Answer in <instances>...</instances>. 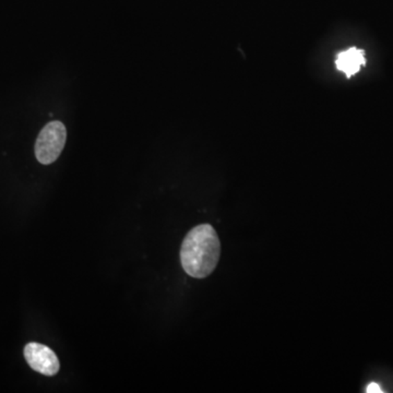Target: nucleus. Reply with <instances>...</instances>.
<instances>
[{"mask_svg": "<svg viewBox=\"0 0 393 393\" xmlns=\"http://www.w3.org/2000/svg\"><path fill=\"white\" fill-rule=\"evenodd\" d=\"M24 358L32 369L44 376H55L60 362L54 351L41 343L31 342L24 347Z\"/></svg>", "mask_w": 393, "mask_h": 393, "instance_id": "3", "label": "nucleus"}, {"mask_svg": "<svg viewBox=\"0 0 393 393\" xmlns=\"http://www.w3.org/2000/svg\"><path fill=\"white\" fill-rule=\"evenodd\" d=\"M366 65L365 51L362 49L351 47L339 53L335 59V67L343 72L347 78H351L360 72Z\"/></svg>", "mask_w": 393, "mask_h": 393, "instance_id": "4", "label": "nucleus"}, {"mask_svg": "<svg viewBox=\"0 0 393 393\" xmlns=\"http://www.w3.org/2000/svg\"><path fill=\"white\" fill-rule=\"evenodd\" d=\"M67 131L60 122L47 124L40 133L35 143V156L37 161L44 165L54 163L62 154L66 144Z\"/></svg>", "mask_w": 393, "mask_h": 393, "instance_id": "2", "label": "nucleus"}, {"mask_svg": "<svg viewBox=\"0 0 393 393\" xmlns=\"http://www.w3.org/2000/svg\"><path fill=\"white\" fill-rule=\"evenodd\" d=\"M220 255V240L217 231L210 224L192 228L181 244V266L192 278H207L212 274Z\"/></svg>", "mask_w": 393, "mask_h": 393, "instance_id": "1", "label": "nucleus"}, {"mask_svg": "<svg viewBox=\"0 0 393 393\" xmlns=\"http://www.w3.org/2000/svg\"><path fill=\"white\" fill-rule=\"evenodd\" d=\"M366 392L367 393H381V385L376 383H371L368 385L367 389H366Z\"/></svg>", "mask_w": 393, "mask_h": 393, "instance_id": "5", "label": "nucleus"}]
</instances>
